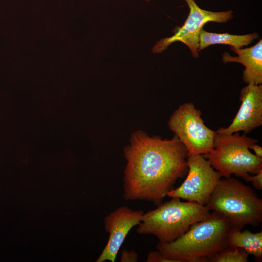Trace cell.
I'll return each instance as SVG.
<instances>
[{
    "label": "cell",
    "mask_w": 262,
    "mask_h": 262,
    "mask_svg": "<svg viewBox=\"0 0 262 262\" xmlns=\"http://www.w3.org/2000/svg\"><path fill=\"white\" fill-rule=\"evenodd\" d=\"M127 161L123 178V198L145 201L157 206L188 170L187 149L175 135L170 140L133 135L124 150Z\"/></svg>",
    "instance_id": "1"
},
{
    "label": "cell",
    "mask_w": 262,
    "mask_h": 262,
    "mask_svg": "<svg viewBox=\"0 0 262 262\" xmlns=\"http://www.w3.org/2000/svg\"><path fill=\"white\" fill-rule=\"evenodd\" d=\"M232 227L213 211L206 219L192 224L182 235L169 243L159 242L157 250L179 262H208L212 257L229 246Z\"/></svg>",
    "instance_id": "2"
},
{
    "label": "cell",
    "mask_w": 262,
    "mask_h": 262,
    "mask_svg": "<svg viewBox=\"0 0 262 262\" xmlns=\"http://www.w3.org/2000/svg\"><path fill=\"white\" fill-rule=\"evenodd\" d=\"M211 213L205 205L182 202L172 197L142 215L136 229L140 235H152L160 243L171 242L184 234L190 226L209 216Z\"/></svg>",
    "instance_id": "3"
},
{
    "label": "cell",
    "mask_w": 262,
    "mask_h": 262,
    "mask_svg": "<svg viewBox=\"0 0 262 262\" xmlns=\"http://www.w3.org/2000/svg\"><path fill=\"white\" fill-rule=\"evenodd\" d=\"M205 206L222 215L233 228L257 227L262 221V199L249 186L231 176L219 180Z\"/></svg>",
    "instance_id": "4"
},
{
    "label": "cell",
    "mask_w": 262,
    "mask_h": 262,
    "mask_svg": "<svg viewBox=\"0 0 262 262\" xmlns=\"http://www.w3.org/2000/svg\"><path fill=\"white\" fill-rule=\"evenodd\" d=\"M258 140L240 135L239 132L231 134L217 133L213 148L203 155L213 168L224 178L232 174L244 180L250 175H254L262 170V158L250 151L249 147Z\"/></svg>",
    "instance_id": "5"
},
{
    "label": "cell",
    "mask_w": 262,
    "mask_h": 262,
    "mask_svg": "<svg viewBox=\"0 0 262 262\" xmlns=\"http://www.w3.org/2000/svg\"><path fill=\"white\" fill-rule=\"evenodd\" d=\"M202 112L192 102L181 104L170 117V129L185 147L188 156L204 155L213 148L216 131L208 128L201 117Z\"/></svg>",
    "instance_id": "6"
},
{
    "label": "cell",
    "mask_w": 262,
    "mask_h": 262,
    "mask_svg": "<svg viewBox=\"0 0 262 262\" xmlns=\"http://www.w3.org/2000/svg\"><path fill=\"white\" fill-rule=\"evenodd\" d=\"M189 8V14L183 25L174 29L173 34L158 41L152 47L154 53H161L172 43L180 42L189 48L193 58H198L199 35L208 22L226 23L233 18L231 10L212 11L200 8L194 0H183Z\"/></svg>",
    "instance_id": "7"
},
{
    "label": "cell",
    "mask_w": 262,
    "mask_h": 262,
    "mask_svg": "<svg viewBox=\"0 0 262 262\" xmlns=\"http://www.w3.org/2000/svg\"><path fill=\"white\" fill-rule=\"evenodd\" d=\"M187 162L188 170L185 180L167 196L206 205L222 175L203 155L189 156Z\"/></svg>",
    "instance_id": "8"
},
{
    "label": "cell",
    "mask_w": 262,
    "mask_h": 262,
    "mask_svg": "<svg viewBox=\"0 0 262 262\" xmlns=\"http://www.w3.org/2000/svg\"><path fill=\"white\" fill-rule=\"evenodd\" d=\"M144 213L141 209L133 210L127 206H121L105 216L104 227L109 238L96 262L115 261L126 237L131 229L140 223Z\"/></svg>",
    "instance_id": "9"
},
{
    "label": "cell",
    "mask_w": 262,
    "mask_h": 262,
    "mask_svg": "<svg viewBox=\"0 0 262 262\" xmlns=\"http://www.w3.org/2000/svg\"><path fill=\"white\" fill-rule=\"evenodd\" d=\"M241 103L231 123L221 127L217 133L231 134L243 131L246 134L262 125V85L249 84L240 93Z\"/></svg>",
    "instance_id": "10"
},
{
    "label": "cell",
    "mask_w": 262,
    "mask_h": 262,
    "mask_svg": "<svg viewBox=\"0 0 262 262\" xmlns=\"http://www.w3.org/2000/svg\"><path fill=\"white\" fill-rule=\"evenodd\" d=\"M230 49L237 55L233 56L225 52L222 56L224 63L236 62L245 66L243 72V80L247 85H260L262 83V40L256 44L246 48Z\"/></svg>",
    "instance_id": "11"
},
{
    "label": "cell",
    "mask_w": 262,
    "mask_h": 262,
    "mask_svg": "<svg viewBox=\"0 0 262 262\" xmlns=\"http://www.w3.org/2000/svg\"><path fill=\"white\" fill-rule=\"evenodd\" d=\"M258 37V34L256 33L233 35L210 32L202 29L199 35L198 51L200 52L209 46L216 44L227 45L235 49H241L249 45Z\"/></svg>",
    "instance_id": "12"
},
{
    "label": "cell",
    "mask_w": 262,
    "mask_h": 262,
    "mask_svg": "<svg viewBox=\"0 0 262 262\" xmlns=\"http://www.w3.org/2000/svg\"><path fill=\"white\" fill-rule=\"evenodd\" d=\"M229 246L241 248L249 255L253 256L255 260H262V231L252 233L249 230L231 228L228 237Z\"/></svg>",
    "instance_id": "13"
},
{
    "label": "cell",
    "mask_w": 262,
    "mask_h": 262,
    "mask_svg": "<svg viewBox=\"0 0 262 262\" xmlns=\"http://www.w3.org/2000/svg\"><path fill=\"white\" fill-rule=\"evenodd\" d=\"M249 255L241 248L229 246L210 258L208 262H248Z\"/></svg>",
    "instance_id": "14"
},
{
    "label": "cell",
    "mask_w": 262,
    "mask_h": 262,
    "mask_svg": "<svg viewBox=\"0 0 262 262\" xmlns=\"http://www.w3.org/2000/svg\"><path fill=\"white\" fill-rule=\"evenodd\" d=\"M146 262H179L178 261L165 257L160 251H151L147 254Z\"/></svg>",
    "instance_id": "15"
},
{
    "label": "cell",
    "mask_w": 262,
    "mask_h": 262,
    "mask_svg": "<svg viewBox=\"0 0 262 262\" xmlns=\"http://www.w3.org/2000/svg\"><path fill=\"white\" fill-rule=\"evenodd\" d=\"M246 182H251L256 190H262V170L254 175H250L246 180Z\"/></svg>",
    "instance_id": "16"
},
{
    "label": "cell",
    "mask_w": 262,
    "mask_h": 262,
    "mask_svg": "<svg viewBox=\"0 0 262 262\" xmlns=\"http://www.w3.org/2000/svg\"><path fill=\"white\" fill-rule=\"evenodd\" d=\"M138 260V254L135 251L127 250H122L120 259V262H136Z\"/></svg>",
    "instance_id": "17"
},
{
    "label": "cell",
    "mask_w": 262,
    "mask_h": 262,
    "mask_svg": "<svg viewBox=\"0 0 262 262\" xmlns=\"http://www.w3.org/2000/svg\"><path fill=\"white\" fill-rule=\"evenodd\" d=\"M249 149H252L254 151L256 156L262 158V148L260 146L256 143L253 144L250 146Z\"/></svg>",
    "instance_id": "18"
},
{
    "label": "cell",
    "mask_w": 262,
    "mask_h": 262,
    "mask_svg": "<svg viewBox=\"0 0 262 262\" xmlns=\"http://www.w3.org/2000/svg\"><path fill=\"white\" fill-rule=\"evenodd\" d=\"M141 0L145 1H147H147H150V0Z\"/></svg>",
    "instance_id": "19"
}]
</instances>
